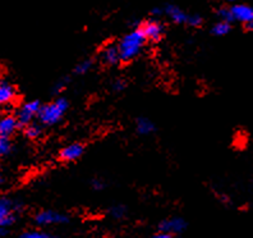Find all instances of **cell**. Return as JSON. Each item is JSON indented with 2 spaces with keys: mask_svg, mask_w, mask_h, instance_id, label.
<instances>
[{
  "mask_svg": "<svg viewBox=\"0 0 253 238\" xmlns=\"http://www.w3.org/2000/svg\"><path fill=\"white\" fill-rule=\"evenodd\" d=\"M145 43L146 39L142 32L139 31V28H136L134 31L126 35L121 40V43L118 44V51H119L121 60L129 62L136 58L142 51Z\"/></svg>",
  "mask_w": 253,
  "mask_h": 238,
  "instance_id": "1",
  "label": "cell"
},
{
  "mask_svg": "<svg viewBox=\"0 0 253 238\" xmlns=\"http://www.w3.org/2000/svg\"><path fill=\"white\" fill-rule=\"evenodd\" d=\"M67 109H68V101L63 97H59L50 104L41 105L37 117H39L41 123L45 124V126H54V124L62 121Z\"/></svg>",
  "mask_w": 253,
  "mask_h": 238,
  "instance_id": "2",
  "label": "cell"
},
{
  "mask_svg": "<svg viewBox=\"0 0 253 238\" xmlns=\"http://www.w3.org/2000/svg\"><path fill=\"white\" fill-rule=\"evenodd\" d=\"M41 104L40 101H30L26 102L25 105H22L21 109L17 111V122H18V126H28V124H31L32 119L35 117H37L39 114V111H40Z\"/></svg>",
  "mask_w": 253,
  "mask_h": 238,
  "instance_id": "3",
  "label": "cell"
},
{
  "mask_svg": "<svg viewBox=\"0 0 253 238\" xmlns=\"http://www.w3.org/2000/svg\"><path fill=\"white\" fill-rule=\"evenodd\" d=\"M139 31L142 32L146 40L159 41L164 34V26L156 19H148L139 26Z\"/></svg>",
  "mask_w": 253,
  "mask_h": 238,
  "instance_id": "4",
  "label": "cell"
},
{
  "mask_svg": "<svg viewBox=\"0 0 253 238\" xmlns=\"http://www.w3.org/2000/svg\"><path fill=\"white\" fill-rule=\"evenodd\" d=\"M37 226L46 227V226H54V224H64L68 222V218L63 215L60 213H56L53 210H45L41 211L35 218Z\"/></svg>",
  "mask_w": 253,
  "mask_h": 238,
  "instance_id": "5",
  "label": "cell"
},
{
  "mask_svg": "<svg viewBox=\"0 0 253 238\" xmlns=\"http://www.w3.org/2000/svg\"><path fill=\"white\" fill-rule=\"evenodd\" d=\"M13 209H16V205L9 198H0V228H6L14 223L16 217Z\"/></svg>",
  "mask_w": 253,
  "mask_h": 238,
  "instance_id": "6",
  "label": "cell"
},
{
  "mask_svg": "<svg viewBox=\"0 0 253 238\" xmlns=\"http://www.w3.org/2000/svg\"><path fill=\"white\" fill-rule=\"evenodd\" d=\"M160 232L168 233L170 236L179 235L187 228V223L182 218H171L160 223Z\"/></svg>",
  "mask_w": 253,
  "mask_h": 238,
  "instance_id": "7",
  "label": "cell"
},
{
  "mask_svg": "<svg viewBox=\"0 0 253 238\" xmlns=\"http://www.w3.org/2000/svg\"><path fill=\"white\" fill-rule=\"evenodd\" d=\"M230 9L232 13V17L234 21H241L244 22L246 25L253 22V9L250 5H246V4H235L233 5Z\"/></svg>",
  "mask_w": 253,
  "mask_h": 238,
  "instance_id": "8",
  "label": "cell"
},
{
  "mask_svg": "<svg viewBox=\"0 0 253 238\" xmlns=\"http://www.w3.org/2000/svg\"><path fill=\"white\" fill-rule=\"evenodd\" d=\"M84 145H81V143H72V145L65 146L64 148H62V151L59 152V158L63 161H74L84 155Z\"/></svg>",
  "mask_w": 253,
  "mask_h": 238,
  "instance_id": "9",
  "label": "cell"
},
{
  "mask_svg": "<svg viewBox=\"0 0 253 238\" xmlns=\"http://www.w3.org/2000/svg\"><path fill=\"white\" fill-rule=\"evenodd\" d=\"M17 127H18V122H17L16 117L6 115V117L0 118V137L8 139L16 132Z\"/></svg>",
  "mask_w": 253,
  "mask_h": 238,
  "instance_id": "10",
  "label": "cell"
},
{
  "mask_svg": "<svg viewBox=\"0 0 253 238\" xmlns=\"http://www.w3.org/2000/svg\"><path fill=\"white\" fill-rule=\"evenodd\" d=\"M16 89L6 81H0V105H6L16 100Z\"/></svg>",
  "mask_w": 253,
  "mask_h": 238,
  "instance_id": "11",
  "label": "cell"
},
{
  "mask_svg": "<svg viewBox=\"0 0 253 238\" xmlns=\"http://www.w3.org/2000/svg\"><path fill=\"white\" fill-rule=\"evenodd\" d=\"M100 58H101L102 63H105L108 65H114L121 62L118 47H115V45H108V47L104 48L101 54H100Z\"/></svg>",
  "mask_w": 253,
  "mask_h": 238,
  "instance_id": "12",
  "label": "cell"
},
{
  "mask_svg": "<svg viewBox=\"0 0 253 238\" xmlns=\"http://www.w3.org/2000/svg\"><path fill=\"white\" fill-rule=\"evenodd\" d=\"M165 13L175 23H187V19H188V14L176 5H173V4H169V5L165 6Z\"/></svg>",
  "mask_w": 253,
  "mask_h": 238,
  "instance_id": "13",
  "label": "cell"
},
{
  "mask_svg": "<svg viewBox=\"0 0 253 238\" xmlns=\"http://www.w3.org/2000/svg\"><path fill=\"white\" fill-rule=\"evenodd\" d=\"M155 131V124L147 118H138L137 119V132L139 135H150Z\"/></svg>",
  "mask_w": 253,
  "mask_h": 238,
  "instance_id": "14",
  "label": "cell"
},
{
  "mask_svg": "<svg viewBox=\"0 0 253 238\" xmlns=\"http://www.w3.org/2000/svg\"><path fill=\"white\" fill-rule=\"evenodd\" d=\"M25 133H26V136H27L28 139L35 140V139H39V137L41 136V133H42V130H41L40 126H37V124L31 123V124H28V126H26Z\"/></svg>",
  "mask_w": 253,
  "mask_h": 238,
  "instance_id": "15",
  "label": "cell"
},
{
  "mask_svg": "<svg viewBox=\"0 0 253 238\" xmlns=\"http://www.w3.org/2000/svg\"><path fill=\"white\" fill-rule=\"evenodd\" d=\"M230 25L229 23H225V22H217L216 25L213 26L212 27V34L216 35V36H224V35L229 34V31H230Z\"/></svg>",
  "mask_w": 253,
  "mask_h": 238,
  "instance_id": "16",
  "label": "cell"
},
{
  "mask_svg": "<svg viewBox=\"0 0 253 238\" xmlns=\"http://www.w3.org/2000/svg\"><path fill=\"white\" fill-rule=\"evenodd\" d=\"M21 238H55L53 235H50L43 231H28L21 236Z\"/></svg>",
  "mask_w": 253,
  "mask_h": 238,
  "instance_id": "17",
  "label": "cell"
},
{
  "mask_svg": "<svg viewBox=\"0 0 253 238\" xmlns=\"http://www.w3.org/2000/svg\"><path fill=\"white\" fill-rule=\"evenodd\" d=\"M217 17L221 19V22H225V23H229V25L234 21L232 17V13H230V9L225 8V6H222V8L217 10Z\"/></svg>",
  "mask_w": 253,
  "mask_h": 238,
  "instance_id": "18",
  "label": "cell"
},
{
  "mask_svg": "<svg viewBox=\"0 0 253 238\" xmlns=\"http://www.w3.org/2000/svg\"><path fill=\"white\" fill-rule=\"evenodd\" d=\"M111 217L114 219H123L126 214V209L123 206V205H117V206H113L110 209Z\"/></svg>",
  "mask_w": 253,
  "mask_h": 238,
  "instance_id": "19",
  "label": "cell"
},
{
  "mask_svg": "<svg viewBox=\"0 0 253 238\" xmlns=\"http://www.w3.org/2000/svg\"><path fill=\"white\" fill-rule=\"evenodd\" d=\"M92 60H90V59H87V60H84V62H81L80 64H77V67H76V73L77 74H84L87 73V72L90 71L91 67H92Z\"/></svg>",
  "mask_w": 253,
  "mask_h": 238,
  "instance_id": "20",
  "label": "cell"
},
{
  "mask_svg": "<svg viewBox=\"0 0 253 238\" xmlns=\"http://www.w3.org/2000/svg\"><path fill=\"white\" fill-rule=\"evenodd\" d=\"M10 143L8 139H1L0 137V156H4V155L9 154L10 151Z\"/></svg>",
  "mask_w": 253,
  "mask_h": 238,
  "instance_id": "21",
  "label": "cell"
},
{
  "mask_svg": "<svg viewBox=\"0 0 253 238\" xmlns=\"http://www.w3.org/2000/svg\"><path fill=\"white\" fill-rule=\"evenodd\" d=\"M187 23L189 26H192V27H198V26L202 25V18L198 14H192V16H188Z\"/></svg>",
  "mask_w": 253,
  "mask_h": 238,
  "instance_id": "22",
  "label": "cell"
},
{
  "mask_svg": "<svg viewBox=\"0 0 253 238\" xmlns=\"http://www.w3.org/2000/svg\"><path fill=\"white\" fill-rule=\"evenodd\" d=\"M65 84H67V80H62V81H59V82H56L55 86H54V89H53V94L58 95V94L62 93V91L64 90Z\"/></svg>",
  "mask_w": 253,
  "mask_h": 238,
  "instance_id": "23",
  "label": "cell"
},
{
  "mask_svg": "<svg viewBox=\"0 0 253 238\" xmlns=\"http://www.w3.org/2000/svg\"><path fill=\"white\" fill-rule=\"evenodd\" d=\"M126 87V84L124 80H117L114 84H113V89H114L115 91H123Z\"/></svg>",
  "mask_w": 253,
  "mask_h": 238,
  "instance_id": "24",
  "label": "cell"
},
{
  "mask_svg": "<svg viewBox=\"0 0 253 238\" xmlns=\"http://www.w3.org/2000/svg\"><path fill=\"white\" fill-rule=\"evenodd\" d=\"M92 187L93 190H97V191H101V190L105 189V183L100 180H93L92 181Z\"/></svg>",
  "mask_w": 253,
  "mask_h": 238,
  "instance_id": "25",
  "label": "cell"
},
{
  "mask_svg": "<svg viewBox=\"0 0 253 238\" xmlns=\"http://www.w3.org/2000/svg\"><path fill=\"white\" fill-rule=\"evenodd\" d=\"M152 238H174V236H170L168 235V233L160 232V233H156L155 236H152Z\"/></svg>",
  "mask_w": 253,
  "mask_h": 238,
  "instance_id": "26",
  "label": "cell"
},
{
  "mask_svg": "<svg viewBox=\"0 0 253 238\" xmlns=\"http://www.w3.org/2000/svg\"><path fill=\"white\" fill-rule=\"evenodd\" d=\"M151 13L154 14V16H159V14H161V13H163V10H161L160 8H154Z\"/></svg>",
  "mask_w": 253,
  "mask_h": 238,
  "instance_id": "27",
  "label": "cell"
},
{
  "mask_svg": "<svg viewBox=\"0 0 253 238\" xmlns=\"http://www.w3.org/2000/svg\"><path fill=\"white\" fill-rule=\"evenodd\" d=\"M6 235V231H5V228H0V238L1 237H4V236Z\"/></svg>",
  "mask_w": 253,
  "mask_h": 238,
  "instance_id": "28",
  "label": "cell"
},
{
  "mask_svg": "<svg viewBox=\"0 0 253 238\" xmlns=\"http://www.w3.org/2000/svg\"><path fill=\"white\" fill-rule=\"evenodd\" d=\"M252 27H253V22H250V23H247L248 30H252Z\"/></svg>",
  "mask_w": 253,
  "mask_h": 238,
  "instance_id": "29",
  "label": "cell"
},
{
  "mask_svg": "<svg viewBox=\"0 0 253 238\" xmlns=\"http://www.w3.org/2000/svg\"><path fill=\"white\" fill-rule=\"evenodd\" d=\"M4 182V178H3V176H1V174H0V185H1V183Z\"/></svg>",
  "mask_w": 253,
  "mask_h": 238,
  "instance_id": "30",
  "label": "cell"
}]
</instances>
